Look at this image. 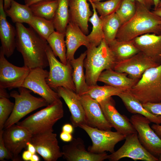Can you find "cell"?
<instances>
[{
  "label": "cell",
  "mask_w": 161,
  "mask_h": 161,
  "mask_svg": "<svg viewBox=\"0 0 161 161\" xmlns=\"http://www.w3.org/2000/svg\"><path fill=\"white\" fill-rule=\"evenodd\" d=\"M16 48L22 56L24 66L30 69L49 66L47 51L48 44L31 27L15 24Z\"/></svg>",
  "instance_id": "obj_1"
},
{
  "label": "cell",
  "mask_w": 161,
  "mask_h": 161,
  "mask_svg": "<svg viewBox=\"0 0 161 161\" xmlns=\"http://www.w3.org/2000/svg\"><path fill=\"white\" fill-rule=\"evenodd\" d=\"M135 3V14L118 31L116 38L119 41H131L147 33L161 34V18L139 2Z\"/></svg>",
  "instance_id": "obj_2"
},
{
  "label": "cell",
  "mask_w": 161,
  "mask_h": 161,
  "mask_svg": "<svg viewBox=\"0 0 161 161\" xmlns=\"http://www.w3.org/2000/svg\"><path fill=\"white\" fill-rule=\"evenodd\" d=\"M84 61L86 83L89 86L97 85L98 80L104 71L113 69L117 61L104 38L97 47L87 48Z\"/></svg>",
  "instance_id": "obj_3"
},
{
  "label": "cell",
  "mask_w": 161,
  "mask_h": 161,
  "mask_svg": "<svg viewBox=\"0 0 161 161\" xmlns=\"http://www.w3.org/2000/svg\"><path fill=\"white\" fill-rule=\"evenodd\" d=\"M128 90L142 104L161 102V64L147 69Z\"/></svg>",
  "instance_id": "obj_4"
},
{
  "label": "cell",
  "mask_w": 161,
  "mask_h": 161,
  "mask_svg": "<svg viewBox=\"0 0 161 161\" xmlns=\"http://www.w3.org/2000/svg\"><path fill=\"white\" fill-rule=\"evenodd\" d=\"M64 116L63 103L59 99L16 124L33 134L53 129L54 125Z\"/></svg>",
  "instance_id": "obj_5"
},
{
  "label": "cell",
  "mask_w": 161,
  "mask_h": 161,
  "mask_svg": "<svg viewBox=\"0 0 161 161\" xmlns=\"http://www.w3.org/2000/svg\"><path fill=\"white\" fill-rule=\"evenodd\" d=\"M18 89L19 92L14 90L10 94V97L15 99V102L13 111L4 125V129L16 123L31 112L49 105L43 98L32 95V91L30 89L23 87Z\"/></svg>",
  "instance_id": "obj_6"
},
{
  "label": "cell",
  "mask_w": 161,
  "mask_h": 161,
  "mask_svg": "<svg viewBox=\"0 0 161 161\" xmlns=\"http://www.w3.org/2000/svg\"><path fill=\"white\" fill-rule=\"evenodd\" d=\"M47 53L49 70L47 81L51 88L56 89L63 87L75 92V87L72 79L73 68L70 61L64 64L56 58L51 48L48 45Z\"/></svg>",
  "instance_id": "obj_7"
},
{
  "label": "cell",
  "mask_w": 161,
  "mask_h": 161,
  "mask_svg": "<svg viewBox=\"0 0 161 161\" xmlns=\"http://www.w3.org/2000/svg\"><path fill=\"white\" fill-rule=\"evenodd\" d=\"M79 127L83 130L90 137L92 144L89 146L88 150L94 153L106 151L113 153L116 145L125 139L126 136L117 131L101 130L85 124L80 125Z\"/></svg>",
  "instance_id": "obj_8"
},
{
  "label": "cell",
  "mask_w": 161,
  "mask_h": 161,
  "mask_svg": "<svg viewBox=\"0 0 161 161\" xmlns=\"http://www.w3.org/2000/svg\"><path fill=\"white\" fill-rule=\"evenodd\" d=\"M130 120L137 132L139 139L142 145L158 158L161 154V139L150 127L151 122L139 114L132 115Z\"/></svg>",
  "instance_id": "obj_9"
},
{
  "label": "cell",
  "mask_w": 161,
  "mask_h": 161,
  "mask_svg": "<svg viewBox=\"0 0 161 161\" xmlns=\"http://www.w3.org/2000/svg\"><path fill=\"white\" fill-rule=\"evenodd\" d=\"M49 74V72L44 68L31 69L21 87L39 95L50 104L60 99V97L47 84L46 80Z\"/></svg>",
  "instance_id": "obj_10"
},
{
  "label": "cell",
  "mask_w": 161,
  "mask_h": 161,
  "mask_svg": "<svg viewBox=\"0 0 161 161\" xmlns=\"http://www.w3.org/2000/svg\"><path fill=\"white\" fill-rule=\"evenodd\" d=\"M126 157L135 161H158L157 157L151 154L142 145L137 132L126 136L124 144L116 151L109 155L108 159L110 161H117Z\"/></svg>",
  "instance_id": "obj_11"
},
{
  "label": "cell",
  "mask_w": 161,
  "mask_h": 161,
  "mask_svg": "<svg viewBox=\"0 0 161 161\" xmlns=\"http://www.w3.org/2000/svg\"><path fill=\"white\" fill-rule=\"evenodd\" d=\"M53 132V129H50L32 134L30 141L45 161H56L63 157L57 134Z\"/></svg>",
  "instance_id": "obj_12"
},
{
  "label": "cell",
  "mask_w": 161,
  "mask_h": 161,
  "mask_svg": "<svg viewBox=\"0 0 161 161\" xmlns=\"http://www.w3.org/2000/svg\"><path fill=\"white\" fill-rule=\"evenodd\" d=\"M30 69L16 66L6 58L0 48V87L9 90L21 87Z\"/></svg>",
  "instance_id": "obj_13"
},
{
  "label": "cell",
  "mask_w": 161,
  "mask_h": 161,
  "mask_svg": "<svg viewBox=\"0 0 161 161\" xmlns=\"http://www.w3.org/2000/svg\"><path fill=\"white\" fill-rule=\"evenodd\" d=\"M32 134L26 128L13 124L3 129L2 137L4 144L12 155L13 161L21 160L19 154L30 141Z\"/></svg>",
  "instance_id": "obj_14"
},
{
  "label": "cell",
  "mask_w": 161,
  "mask_h": 161,
  "mask_svg": "<svg viewBox=\"0 0 161 161\" xmlns=\"http://www.w3.org/2000/svg\"><path fill=\"white\" fill-rule=\"evenodd\" d=\"M159 66L150 58L140 52L129 58L118 62L113 69L127 74L130 78L139 80L147 69Z\"/></svg>",
  "instance_id": "obj_15"
},
{
  "label": "cell",
  "mask_w": 161,
  "mask_h": 161,
  "mask_svg": "<svg viewBox=\"0 0 161 161\" xmlns=\"http://www.w3.org/2000/svg\"><path fill=\"white\" fill-rule=\"evenodd\" d=\"M98 102L106 118L117 131L126 136L137 132L130 119L116 109L112 97Z\"/></svg>",
  "instance_id": "obj_16"
},
{
  "label": "cell",
  "mask_w": 161,
  "mask_h": 161,
  "mask_svg": "<svg viewBox=\"0 0 161 161\" xmlns=\"http://www.w3.org/2000/svg\"><path fill=\"white\" fill-rule=\"evenodd\" d=\"M62 151L63 157L68 161H103L108 159L109 156L106 152L96 154L87 150L80 137L73 138L68 144L63 146Z\"/></svg>",
  "instance_id": "obj_17"
},
{
  "label": "cell",
  "mask_w": 161,
  "mask_h": 161,
  "mask_svg": "<svg viewBox=\"0 0 161 161\" xmlns=\"http://www.w3.org/2000/svg\"><path fill=\"white\" fill-rule=\"evenodd\" d=\"M79 96L85 112L86 124L101 130H111L112 127L106 118L98 102L88 95Z\"/></svg>",
  "instance_id": "obj_18"
},
{
  "label": "cell",
  "mask_w": 161,
  "mask_h": 161,
  "mask_svg": "<svg viewBox=\"0 0 161 161\" xmlns=\"http://www.w3.org/2000/svg\"><path fill=\"white\" fill-rule=\"evenodd\" d=\"M56 90L69 109L71 114L70 120L74 127L86 124L85 112L79 95L75 92L63 87H58Z\"/></svg>",
  "instance_id": "obj_19"
},
{
  "label": "cell",
  "mask_w": 161,
  "mask_h": 161,
  "mask_svg": "<svg viewBox=\"0 0 161 161\" xmlns=\"http://www.w3.org/2000/svg\"><path fill=\"white\" fill-rule=\"evenodd\" d=\"M4 0H0V39L1 48L5 56L10 57L16 48V29L7 20Z\"/></svg>",
  "instance_id": "obj_20"
},
{
  "label": "cell",
  "mask_w": 161,
  "mask_h": 161,
  "mask_svg": "<svg viewBox=\"0 0 161 161\" xmlns=\"http://www.w3.org/2000/svg\"><path fill=\"white\" fill-rule=\"evenodd\" d=\"M132 41L140 52L159 65L161 64V34L147 33Z\"/></svg>",
  "instance_id": "obj_21"
},
{
  "label": "cell",
  "mask_w": 161,
  "mask_h": 161,
  "mask_svg": "<svg viewBox=\"0 0 161 161\" xmlns=\"http://www.w3.org/2000/svg\"><path fill=\"white\" fill-rule=\"evenodd\" d=\"M65 37L67 61H70L74 58L75 53L80 46H84L87 48L90 46L87 36L78 26L73 23L69 22L67 25Z\"/></svg>",
  "instance_id": "obj_22"
},
{
  "label": "cell",
  "mask_w": 161,
  "mask_h": 161,
  "mask_svg": "<svg viewBox=\"0 0 161 161\" xmlns=\"http://www.w3.org/2000/svg\"><path fill=\"white\" fill-rule=\"evenodd\" d=\"M87 0H69V22L78 26L86 35L89 33L88 22L93 14Z\"/></svg>",
  "instance_id": "obj_23"
},
{
  "label": "cell",
  "mask_w": 161,
  "mask_h": 161,
  "mask_svg": "<svg viewBox=\"0 0 161 161\" xmlns=\"http://www.w3.org/2000/svg\"><path fill=\"white\" fill-rule=\"evenodd\" d=\"M117 96L121 99L126 109L130 113L141 114L148 119L151 122L161 124V116L152 114L147 110L142 103L128 90L121 92Z\"/></svg>",
  "instance_id": "obj_24"
},
{
  "label": "cell",
  "mask_w": 161,
  "mask_h": 161,
  "mask_svg": "<svg viewBox=\"0 0 161 161\" xmlns=\"http://www.w3.org/2000/svg\"><path fill=\"white\" fill-rule=\"evenodd\" d=\"M86 55V51L76 59L70 61L73 68L72 79L75 87V93L79 96L86 95L89 86L87 85L84 72V61Z\"/></svg>",
  "instance_id": "obj_25"
},
{
  "label": "cell",
  "mask_w": 161,
  "mask_h": 161,
  "mask_svg": "<svg viewBox=\"0 0 161 161\" xmlns=\"http://www.w3.org/2000/svg\"><path fill=\"white\" fill-rule=\"evenodd\" d=\"M125 73L109 69L103 71L99 77L98 81L113 86L125 88L129 90L134 86L138 80L128 77Z\"/></svg>",
  "instance_id": "obj_26"
},
{
  "label": "cell",
  "mask_w": 161,
  "mask_h": 161,
  "mask_svg": "<svg viewBox=\"0 0 161 161\" xmlns=\"http://www.w3.org/2000/svg\"><path fill=\"white\" fill-rule=\"evenodd\" d=\"M107 43L117 62L129 58L140 52L132 40L120 41L116 38Z\"/></svg>",
  "instance_id": "obj_27"
},
{
  "label": "cell",
  "mask_w": 161,
  "mask_h": 161,
  "mask_svg": "<svg viewBox=\"0 0 161 161\" xmlns=\"http://www.w3.org/2000/svg\"><path fill=\"white\" fill-rule=\"evenodd\" d=\"M7 16L9 17L15 23L31 22L34 15L30 7L20 4L12 0L10 8L5 10Z\"/></svg>",
  "instance_id": "obj_28"
},
{
  "label": "cell",
  "mask_w": 161,
  "mask_h": 161,
  "mask_svg": "<svg viewBox=\"0 0 161 161\" xmlns=\"http://www.w3.org/2000/svg\"><path fill=\"white\" fill-rule=\"evenodd\" d=\"M58 6L52 19L56 31L65 34L66 27L69 22V0H57Z\"/></svg>",
  "instance_id": "obj_29"
},
{
  "label": "cell",
  "mask_w": 161,
  "mask_h": 161,
  "mask_svg": "<svg viewBox=\"0 0 161 161\" xmlns=\"http://www.w3.org/2000/svg\"><path fill=\"white\" fill-rule=\"evenodd\" d=\"M65 34L55 31L47 40L48 43L56 57H58L61 62L66 64V48L64 40Z\"/></svg>",
  "instance_id": "obj_30"
},
{
  "label": "cell",
  "mask_w": 161,
  "mask_h": 161,
  "mask_svg": "<svg viewBox=\"0 0 161 161\" xmlns=\"http://www.w3.org/2000/svg\"><path fill=\"white\" fill-rule=\"evenodd\" d=\"M90 4L93 9V14L89 18V21L92 24V27L91 32L87 36L90 46L97 47L100 44L102 40L104 38L102 20L101 18L98 16L93 3Z\"/></svg>",
  "instance_id": "obj_31"
},
{
  "label": "cell",
  "mask_w": 161,
  "mask_h": 161,
  "mask_svg": "<svg viewBox=\"0 0 161 161\" xmlns=\"http://www.w3.org/2000/svg\"><path fill=\"white\" fill-rule=\"evenodd\" d=\"M58 6L57 0H42L29 7L34 16L52 20Z\"/></svg>",
  "instance_id": "obj_32"
},
{
  "label": "cell",
  "mask_w": 161,
  "mask_h": 161,
  "mask_svg": "<svg viewBox=\"0 0 161 161\" xmlns=\"http://www.w3.org/2000/svg\"><path fill=\"white\" fill-rule=\"evenodd\" d=\"M128 90L126 88H119L108 85L99 86L97 85L89 86L86 95L98 102L111 97L117 96L121 92Z\"/></svg>",
  "instance_id": "obj_33"
},
{
  "label": "cell",
  "mask_w": 161,
  "mask_h": 161,
  "mask_svg": "<svg viewBox=\"0 0 161 161\" xmlns=\"http://www.w3.org/2000/svg\"><path fill=\"white\" fill-rule=\"evenodd\" d=\"M102 19L104 39L108 43L116 39L118 31L122 25L116 13L105 16H100Z\"/></svg>",
  "instance_id": "obj_34"
},
{
  "label": "cell",
  "mask_w": 161,
  "mask_h": 161,
  "mask_svg": "<svg viewBox=\"0 0 161 161\" xmlns=\"http://www.w3.org/2000/svg\"><path fill=\"white\" fill-rule=\"evenodd\" d=\"M41 37L47 40L55 30L52 20L34 16L29 24Z\"/></svg>",
  "instance_id": "obj_35"
},
{
  "label": "cell",
  "mask_w": 161,
  "mask_h": 161,
  "mask_svg": "<svg viewBox=\"0 0 161 161\" xmlns=\"http://www.w3.org/2000/svg\"><path fill=\"white\" fill-rule=\"evenodd\" d=\"M135 1L131 0H121L120 5L116 13L122 25L124 24L135 14L136 12Z\"/></svg>",
  "instance_id": "obj_36"
},
{
  "label": "cell",
  "mask_w": 161,
  "mask_h": 161,
  "mask_svg": "<svg viewBox=\"0 0 161 161\" xmlns=\"http://www.w3.org/2000/svg\"><path fill=\"white\" fill-rule=\"evenodd\" d=\"M121 0H109L104 2H92L101 17H105L116 13Z\"/></svg>",
  "instance_id": "obj_37"
},
{
  "label": "cell",
  "mask_w": 161,
  "mask_h": 161,
  "mask_svg": "<svg viewBox=\"0 0 161 161\" xmlns=\"http://www.w3.org/2000/svg\"><path fill=\"white\" fill-rule=\"evenodd\" d=\"M14 103L7 98L0 97V131L3 130L4 125L11 114Z\"/></svg>",
  "instance_id": "obj_38"
},
{
  "label": "cell",
  "mask_w": 161,
  "mask_h": 161,
  "mask_svg": "<svg viewBox=\"0 0 161 161\" xmlns=\"http://www.w3.org/2000/svg\"><path fill=\"white\" fill-rule=\"evenodd\" d=\"M3 130L0 131V160L4 161L5 159L13 160L12 155L5 145L2 137Z\"/></svg>",
  "instance_id": "obj_39"
},
{
  "label": "cell",
  "mask_w": 161,
  "mask_h": 161,
  "mask_svg": "<svg viewBox=\"0 0 161 161\" xmlns=\"http://www.w3.org/2000/svg\"><path fill=\"white\" fill-rule=\"evenodd\" d=\"M142 104L144 107L150 113L154 114L161 116V102H148Z\"/></svg>",
  "instance_id": "obj_40"
},
{
  "label": "cell",
  "mask_w": 161,
  "mask_h": 161,
  "mask_svg": "<svg viewBox=\"0 0 161 161\" xmlns=\"http://www.w3.org/2000/svg\"><path fill=\"white\" fill-rule=\"evenodd\" d=\"M60 137L62 141L67 142H70L73 138L72 134L62 131L60 134Z\"/></svg>",
  "instance_id": "obj_41"
},
{
  "label": "cell",
  "mask_w": 161,
  "mask_h": 161,
  "mask_svg": "<svg viewBox=\"0 0 161 161\" xmlns=\"http://www.w3.org/2000/svg\"><path fill=\"white\" fill-rule=\"evenodd\" d=\"M134 1H137L150 10L152 6L154 5L153 0H131Z\"/></svg>",
  "instance_id": "obj_42"
},
{
  "label": "cell",
  "mask_w": 161,
  "mask_h": 161,
  "mask_svg": "<svg viewBox=\"0 0 161 161\" xmlns=\"http://www.w3.org/2000/svg\"><path fill=\"white\" fill-rule=\"evenodd\" d=\"M74 128L73 125L70 124H65L62 126V131L68 133L72 134L74 131Z\"/></svg>",
  "instance_id": "obj_43"
},
{
  "label": "cell",
  "mask_w": 161,
  "mask_h": 161,
  "mask_svg": "<svg viewBox=\"0 0 161 161\" xmlns=\"http://www.w3.org/2000/svg\"><path fill=\"white\" fill-rule=\"evenodd\" d=\"M151 127L161 139V125L160 124H153L152 125Z\"/></svg>",
  "instance_id": "obj_44"
},
{
  "label": "cell",
  "mask_w": 161,
  "mask_h": 161,
  "mask_svg": "<svg viewBox=\"0 0 161 161\" xmlns=\"http://www.w3.org/2000/svg\"><path fill=\"white\" fill-rule=\"evenodd\" d=\"M32 154L28 150L24 151L22 154V159L26 161H30Z\"/></svg>",
  "instance_id": "obj_45"
},
{
  "label": "cell",
  "mask_w": 161,
  "mask_h": 161,
  "mask_svg": "<svg viewBox=\"0 0 161 161\" xmlns=\"http://www.w3.org/2000/svg\"><path fill=\"white\" fill-rule=\"evenodd\" d=\"M27 150L32 154H35L36 152L35 148L34 146L30 142H29L27 143Z\"/></svg>",
  "instance_id": "obj_46"
},
{
  "label": "cell",
  "mask_w": 161,
  "mask_h": 161,
  "mask_svg": "<svg viewBox=\"0 0 161 161\" xmlns=\"http://www.w3.org/2000/svg\"><path fill=\"white\" fill-rule=\"evenodd\" d=\"M5 89L0 87V97H5L9 98L10 97V95L7 93Z\"/></svg>",
  "instance_id": "obj_47"
},
{
  "label": "cell",
  "mask_w": 161,
  "mask_h": 161,
  "mask_svg": "<svg viewBox=\"0 0 161 161\" xmlns=\"http://www.w3.org/2000/svg\"><path fill=\"white\" fill-rule=\"evenodd\" d=\"M4 10L10 8L11 4V2L12 0H4Z\"/></svg>",
  "instance_id": "obj_48"
},
{
  "label": "cell",
  "mask_w": 161,
  "mask_h": 161,
  "mask_svg": "<svg viewBox=\"0 0 161 161\" xmlns=\"http://www.w3.org/2000/svg\"><path fill=\"white\" fill-rule=\"evenodd\" d=\"M42 0H24V3L26 5L30 6L31 5Z\"/></svg>",
  "instance_id": "obj_49"
},
{
  "label": "cell",
  "mask_w": 161,
  "mask_h": 161,
  "mask_svg": "<svg viewBox=\"0 0 161 161\" xmlns=\"http://www.w3.org/2000/svg\"><path fill=\"white\" fill-rule=\"evenodd\" d=\"M152 11L155 14L161 18V7L154 9Z\"/></svg>",
  "instance_id": "obj_50"
},
{
  "label": "cell",
  "mask_w": 161,
  "mask_h": 161,
  "mask_svg": "<svg viewBox=\"0 0 161 161\" xmlns=\"http://www.w3.org/2000/svg\"><path fill=\"white\" fill-rule=\"evenodd\" d=\"M39 158L37 155L35 154H32L30 161H39Z\"/></svg>",
  "instance_id": "obj_51"
},
{
  "label": "cell",
  "mask_w": 161,
  "mask_h": 161,
  "mask_svg": "<svg viewBox=\"0 0 161 161\" xmlns=\"http://www.w3.org/2000/svg\"><path fill=\"white\" fill-rule=\"evenodd\" d=\"M154 6V9L157 7L158 5L161 0H153Z\"/></svg>",
  "instance_id": "obj_52"
},
{
  "label": "cell",
  "mask_w": 161,
  "mask_h": 161,
  "mask_svg": "<svg viewBox=\"0 0 161 161\" xmlns=\"http://www.w3.org/2000/svg\"><path fill=\"white\" fill-rule=\"evenodd\" d=\"M101 0H91V2L90 3H92V2L100 1Z\"/></svg>",
  "instance_id": "obj_53"
},
{
  "label": "cell",
  "mask_w": 161,
  "mask_h": 161,
  "mask_svg": "<svg viewBox=\"0 0 161 161\" xmlns=\"http://www.w3.org/2000/svg\"><path fill=\"white\" fill-rule=\"evenodd\" d=\"M160 7H161V0L160 1L157 8H160Z\"/></svg>",
  "instance_id": "obj_54"
},
{
  "label": "cell",
  "mask_w": 161,
  "mask_h": 161,
  "mask_svg": "<svg viewBox=\"0 0 161 161\" xmlns=\"http://www.w3.org/2000/svg\"><path fill=\"white\" fill-rule=\"evenodd\" d=\"M158 161H161V154L158 157Z\"/></svg>",
  "instance_id": "obj_55"
},
{
  "label": "cell",
  "mask_w": 161,
  "mask_h": 161,
  "mask_svg": "<svg viewBox=\"0 0 161 161\" xmlns=\"http://www.w3.org/2000/svg\"><path fill=\"white\" fill-rule=\"evenodd\" d=\"M87 1H89L90 3L91 2V0H87Z\"/></svg>",
  "instance_id": "obj_56"
}]
</instances>
